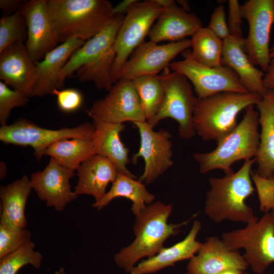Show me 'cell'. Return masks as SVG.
<instances>
[{
    "instance_id": "cell-43",
    "label": "cell",
    "mask_w": 274,
    "mask_h": 274,
    "mask_svg": "<svg viewBox=\"0 0 274 274\" xmlns=\"http://www.w3.org/2000/svg\"><path fill=\"white\" fill-rule=\"evenodd\" d=\"M137 0H124L113 8V13L116 15H124L137 2Z\"/></svg>"
},
{
    "instance_id": "cell-1",
    "label": "cell",
    "mask_w": 274,
    "mask_h": 274,
    "mask_svg": "<svg viewBox=\"0 0 274 274\" xmlns=\"http://www.w3.org/2000/svg\"><path fill=\"white\" fill-rule=\"evenodd\" d=\"M256 158L245 160L242 167L222 178L209 179L210 189L204 204L206 215L213 222L225 220L245 224L258 219L246 199L253 194L252 167Z\"/></svg>"
},
{
    "instance_id": "cell-12",
    "label": "cell",
    "mask_w": 274,
    "mask_h": 274,
    "mask_svg": "<svg viewBox=\"0 0 274 274\" xmlns=\"http://www.w3.org/2000/svg\"><path fill=\"white\" fill-rule=\"evenodd\" d=\"M140 135V147L131 158L136 164L144 159V172L139 180L146 184L154 182L173 164L172 135L166 130L155 131L147 121L133 123Z\"/></svg>"
},
{
    "instance_id": "cell-4",
    "label": "cell",
    "mask_w": 274,
    "mask_h": 274,
    "mask_svg": "<svg viewBox=\"0 0 274 274\" xmlns=\"http://www.w3.org/2000/svg\"><path fill=\"white\" fill-rule=\"evenodd\" d=\"M60 42L76 38L84 41L102 30L115 16L107 0H48Z\"/></svg>"
},
{
    "instance_id": "cell-36",
    "label": "cell",
    "mask_w": 274,
    "mask_h": 274,
    "mask_svg": "<svg viewBox=\"0 0 274 274\" xmlns=\"http://www.w3.org/2000/svg\"><path fill=\"white\" fill-rule=\"evenodd\" d=\"M29 96L25 94L10 88L4 82L0 81V123L7 125L12 110L27 104Z\"/></svg>"
},
{
    "instance_id": "cell-49",
    "label": "cell",
    "mask_w": 274,
    "mask_h": 274,
    "mask_svg": "<svg viewBox=\"0 0 274 274\" xmlns=\"http://www.w3.org/2000/svg\"><path fill=\"white\" fill-rule=\"evenodd\" d=\"M244 274H251V273H248V272H247V271H245V272H244ZM264 274H269V273H264Z\"/></svg>"
},
{
    "instance_id": "cell-22",
    "label": "cell",
    "mask_w": 274,
    "mask_h": 274,
    "mask_svg": "<svg viewBox=\"0 0 274 274\" xmlns=\"http://www.w3.org/2000/svg\"><path fill=\"white\" fill-rule=\"evenodd\" d=\"M94 131L92 137L95 154L109 159L118 173L136 179L127 167L130 162L129 149L122 142L120 133L125 129L123 123H114L92 119Z\"/></svg>"
},
{
    "instance_id": "cell-15",
    "label": "cell",
    "mask_w": 274,
    "mask_h": 274,
    "mask_svg": "<svg viewBox=\"0 0 274 274\" xmlns=\"http://www.w3.org/2000/svg\"><path fill=\"white\" fill-rule=\"evenodd\" d=\"M20 10L27 26L25 48L31 60L36 63L60 41L50 14L48 0L26 1Z\"/></svg>"
},
{
    "instance_id": "cell-48",
    "label": "cell",
    "mask_w": 274,
    "mask_h": 274,
    "mask_svg": "<svg viewBox=\"0 0 274 274\" xmlns=\"http://www.w3.org/2000/svg\"><path fill=\"white\" fill-rule=\"evenodd\" d=\"M270 56L271 58L274 57V45H273L272 47L270 49Z\"/></svg>"
},
{
    "instance_id": "cell-13",
    "label": "cell",
    "mask_w": 274,
    "mask_h": 274,
    "mask_svg": "<svg viewBox=\"0 0 274 274\" xmlns=\"http://www.w3.org/2000/svg\"><path fill=\"white\" fill-rule=\"evenodd\" d=\"M92 119L114 123L147 121L131 80L119 79L103 98L93 102L87 111Z\"/></svg>"
},
{
    "instance_id": "cell-17",
    "label": "cell",
    "mask_w": 274,
    "mask_h": 274,
    "mask_svg": "<svg viewBox=\"0 0 274 274\" xmlns=\"http://www.w3.org/2000/svg\"><path fill=\"white\" fill-rule=\"evenodd\" d=\"M39 78L38 67L23 42L14 43L0 52V79L8 86L33 96Z\"/></svg>"
},
{
    "instance_id": "cell-14",
    "label": "cell",
    "mask_w": 274,
    "mask_h": 274,
    "mask_svg": "<svg viewBox=\"0 0 274 274\" xmlns=\"http://www.w3.org/2000/svg\"><path fill=\"white\" fill-rule=\"evenodd\" d=\"M191 46L190 39L159 45L144 42L131 54L122 67L118 80H132L145 75H157L168 68L172 60Z\"/></svg>"
},
{
    "instance_id": "cell-26",
    "label": "cell",
    "mask_w": 274,
    "mask_h": 274,
    "mask_svg": "<svg viewBox=\"0 0 274 274\" xmlns=\"http://www.w3.org/2000/svg\"><path fill=\"white\" fill-rule=\"evenodd\" d=\"M261 127L256 172L261 176H274V92L268 90L256 105Z\"/></svg>"
},
{
    "instance_id": "cell-35",
    "label": "cell",
    "mask_w": 274,
    "mask_h": 274,
    "mask_svg": "<svg viewBox=\"0 0 274 274\" xmlns=\"http://www.w3.org/2000/svg\"><path fill=\"white\" fill-rule=\"evenodd\" d=\"M31 236L26 228H10L0 225V258L31 241Z\"/></svg>"
},
{
    "instance_id": "cell-45",
    "label": "cell",
    "mask_w": 274,
    "mask_h": 274,
    "mask_svg": "<svg viewBox=\"0 0 274 274\" xmlns=\"http://www.w3.org/2000/svg\"><path fill=\"white\" fill-rule=\"evenodd\" d=\"M244 272L237 269H229L225 270L220 274H244Z\"/></svg>"
},
{
    "instance_id": "cell-33",
    "label": "cell",
    "mask_w": 274,
    "mask_h": 274,
    "mask_svg": "<svg viewBox=\"0 0 274 274\" xmlns=\"http://www.w3.org/2000/svg\"><path fill=\"white\" fill-rule=\"evenodd\" d=\"M30 241L17 250L0 258V274H16L24 266L30 264L39 269L43 259L40 252L35 250Z\"/></svg>"
},
{
    "instance_id": "cell-41",
    "label": "cell",
    "mask_w": 274,
    "mask_h": 274,
    "mask_svg": "<svg viewBox=\"0 0 274 274\" xmlns=\"http://www.w3.org/2000/svg\"><path fill=\"white\" fill-rule=\"evenodd\" d=\"M26 1L1 0L0 8L5 15H11L19 10Z\"/></svg>"
},
{
    "instance_id": "cell-19",
    "label": "cell",
    "mask_w": 274,
    "mask_h": 274,
    "mask_svg": "<svg viewBox=\"0 0 274 274\" xmlns=\"http://www.w3.org/2000/svg\"><path fill=\"white\" fill-rule=\"evenodd\" d=\"M202 26L199 18L176 3L164 8L151 27L150 41L158 44L164 41H180L192 36Z\"/></svg>"
},
{
    "instance_id": "cell-50",
    "label": "cell",
    "mask_w": 274,
    "mask_h": 274,
    "mask_svg": "<svg viewBox=\"0 0 274 274\" xmlns=\"http://www.w3.org/2000/svg\"><path fill=\"white\" fill-rule=\"evenodd\" d=\"M271 213H273V214H274V208H273V209L272 210Z\"/></svg>"
},
{
    "instance_id": "cell-37",
    "label": "cell",
    "mask_w": 274,
    "mask_h": 274,
    "mask_svg": "<svg viewBox=\"0 0 274 274\" xmlns=\"http://www.w3.org/2000/svg\"><path fill=\"white\" fill-rule=\"evenodd\" d=\"M251 179L257 189L260 211L269 213L274 208V176L264 178L256 170L252 172Z\"/></svg>"
},
{
    "instance_id": "cell-40",
    "label": "cell",
    "mask_w": 274,
    "mask_h": 274,
    "mask_svg": "<svg viewBox=\"0 0 274 274\" xmlns=\"http://www.w3.org/2000/svg\"><path fill=\"white\" fill-rule=\"evenodd\" d=\"M241 5L237 0L228 1V26L230 36L244 39L242 29L243 17L241 13Z\"/></svg>"
},
{
    "instance_id": "cell-32",
    "label": "cell",
    "mask_w": 274,
    "mask_h": 274,
    "mask_svg": "<svg viewBox=\"0 0 274 274\" xmlns=\"http://www.w3.org/2000/svg\"><path fill=\"white\" fill-rule=\"evenodd\" d=\"M115 57L113 46L98 58L80 67L75 77L80 82L92 81L98 89L109 92L113 85L111 75Z\"/></svg>"
},
{
    "instance_id": "cell-18",
    "label": "cell",
    "mask_w": 274,
    "mask_h": 274,
    "mask_svg": "<svg viewBox=\"0 0 274 274\" xmlns=\"http://www.w3.org/2000/svg\"><path fill=\"white\" fill-rule=\"evenodd\" d=\"M248 265L238 251L230 249L216 236L208 237L202 243L197 254L190 259L188 274H220L229 269L246 271Z\"/></svg>"
},
{
    "instance_id": "cell-8",
    "label": "cell",
    "mask_w": 274,
    "mask_h": 274,
    "mask_svg": "<svg viewBox=\"0 0 274 274\" xmlns=\"http://www.w3.org/2000/svg\"><path fill=\"white\" fill-rule=\"evenodd\" d=\"M162 9L156 0L138 1L126 13L113 45L116 54L111 75L113 85L131 54L144 42Z\"/></svg>"
},
{
    "instance_id": "cell-11",
    "label": "cell",
    "mask_w": 274,
    "mask_h": 274,
    "mask_svg": "<svg viewBox=\"0 0 274 274\" xmlns=\"http://www.w3.org/2000/svg\"><path fill=\"white\" fill-rule=\"evenodd\" d=\"M241 8L243 18L249 24L245 51L251 63L265 73L271 60L269 44L274 24V0H249Z\"/></svg>"
},
{
    "instance_id": "cell-10",
    "label": "cell",
    "mask_w": 274,
    "mask_h": 274,
    "mask_svg": "<svg viewBox=\"0 0 274 274\" xmlns=\"http://www.w3.org/2000/svg\"><path fill=\"white\" fill-rule=\"evenodd\" d=\"M183 57L181 60L172 62L169 67L189 80L198 98H204L225 92H249L229 68L223 65L211 67L201 64L192 58L188 49L184 51Z\"/></svg>"
},
{
    "instance_id": "cell-23",
    "label": "cell",
    "mask_w": 274,
    "mask_h": 274,
    "mask_svg": "<svg viewBox=\"0 0 274 274\" xmlns=\"http://www.w3.org/2000/svg\"><path fill=\"white\" fill-rule=\"evenodd\" d=\"M201 224L195 220L187 236L172 246L163 248L156 255L142 260L131 269L130 274H152L178 261L191 259L197 253L202 243L196 240Z\"/></svg>"
},
{
    "instance_id": "cell-20",
    "label": "cell",
    "mask_w": 274,
    "mask_h": 274,
    "mask_svg": "<svg viewBox=\"0 0 274 274\" xmlns=\"http://www.w3.org/2000/svg\"><path fill=\"white\" fill-rule=\"evenodd\" d=\"M124 16L115 15L102 30L86 41L72 54L60 73L59 90L63 89L67 77L75 74L82 66L100 57L113 46Z\"/></svg>"
},
{
    "instance_id": "cell-24",
    "label": "cell",
    "mask_w": 274,
    "mask_h": 274,
    "mask_svg": "<svg viewBox=\"0 0 274 274\" xmlns=\"http://www.w3.org/2000/svg\"><path fill=\"white\" fill-rule=\"evenodd\" d=\"M77 170L78 181L74 191L78 195H92L95 202L105 196L108 185L113 183L118 174L109 159L97 154L83 162Z\"/></svg>"
},
{
    "instance_id": "cell-21",
    "label": "cell",
    "mask_w": 274,
    "mask_h": 274,
    "mask_svg": "<svg viewBox=\"0 0 274 274\" xmlns=\"http://www.w3.org/2000/svg\"><path fill=\"white\" fill-rule=\"evenodd\" d=\"M244 39L230 36L223 40L222 65L232 70L249 92L262 97L268 91L263 83L264 72L251 63L244 50Z\"/></svg>"
},
{
    "instance_id": "cell-42",
    "label": "cell",
    "mask_w": 274,
    "mask_h": 274,
    "mask_svg": "<svg viewBox=\"0 0 274 274\" xmlns=\"http://www.w3.org/2000/svg\"><path fill=\"white\" fill-rule=\"evenodd\" d=\"M263 83L267 90L274 92V57L271 58L269 66L264 73Z\"/></svg>"
},
{
    "instance_id": "cell-2",
    "label": "cell",
    "mask_w": 274,
    "mask_h": 274,
    "mask_svg": "<svg viewBox=\"0 0 274 274\" xmlns=\"http://www.w3.org/2000/svg\"><path fill=\"white\" fill-rule=\"evenodd\" d=\"M172 210V204L157 201L147 206L136 216L134 241L114 256L118 267L129 273L141 259L156 255L168 238L179 234L180 228L190 219L179 224L168 223Z\"/></svg>"
},
{
    "instance_id": "cell-27",
    "label": "cell",
    "mask_w": 274,
    "mask_h": 274,
    "mask_svg": "<svg viewBox=\"0 0 274 274\" xmlns=\"http://www.w3.org/2000/svg\"><path fill=\"white\" fill-rule=\"evenodd\" d=\"M32 189L30 179L26 175L6 186H1L2 209L0 225L10 228H26L25 209Z\"/></svg>"
},
{
    "instance_id": "cell-44",
    "label": "cell",
    "mask_w": 274,
    "mask_h": 274,
    "mask_svg": "<svg viewBox=\"0 0 274 274\" xmlns=\"http://www.w3.org/2000/svg\"><path fill=\"white\" fill-rule=\"evenodd\" d=\"M158 4L162 8L168 7L175 2L173 0H156Z\"/></svg>"
},
{
    "instance_id": "cell-46",
    "label": "cell",
    "mask_w": 274,
    "mask_h": 274,
    "mask_svg": "<svg viewBox=\"0 0 274 274\" xmlns=\"http://www.w3.org/2000/svg\"><path fill=\"white\" fill-rule=\"evenodd\" d=\"M1 166H2L1 167V179H4L6 175V167L4 163Z\"/></svg>"
},
{
    "instance_id": "cell-34",
    "label": "cell",
    "mask_w": 274,
    "mask_h": 274,
    "mask_svg": "<svg viewBox=\"0 0 274 274\" xmlns=\"http://www.w3.org/2000/svg\"><path fill=\"white\" fill-rule=\"evenodd\" d=\"M27 26L25 17L20 10L5 15L0 19V52L16 42H26Z\"/></svg>"
},
{
    "instance_id": "cell-28",
    "label": "cell",
    "mask_w": 274,
    "mask_h": 274,
    "mask_svg": "<svg viewBox=\"0 0 274 274\" xmlns=\"http://www.w3.org/2000/svg\"><path fill=\"white\" fill-rule=\"evenodd\" d=\"M118 197L126 198L132 202L131 210L135 216L139 215L146 208L147 205L152 203L155 199V196L147 190L143 182L127 175L118 173L110 189L92 206L100 210Z\"/></svg>"
},
{
    "instance_id": "cell-25",
    "label": "cell",
    "mask_w": 274,
    "mask_h": 274,
    "mask_svg": "<svg viewBox=\"0 0 274 274\" xmlns=\"http://www.w3.org/2000/svg\"><path fill=\"white\" fill-rule=\"evenodd\" d=\"M85 42L78 38H71L48 52L42 60L36 63L39 78L33 96L52 94L54 89H58L60 72L72 54Z\"/></svg>"
},
{
    "instance_id": "cell-3",
    "label": "cell",
    "mask_w": 274,
    "mask_h": 274,
    "mask_svg": "<svg viewBox=\"0 0 274 274\" xmlns=\"http://www.w3.org/2000/svg\"><path fill=\"white\" fill-rule=\"evenodd\" d=\"M245 110L241 121L231 132L217 142L213 150L193 154V158L199 165L200 174L220 169L225 175L229 174L233 172L231 166L234 162L257 156L259 146V113L255 110L254 105Z\"/></svg>"
},
{
    "instance_id": "cell-6",
    "label": "cell",
    "mask_w": 274,
    "mask_h": 274,
    "mask_svg": "<svg viewBox=\"0 0 274 274\" xmlns=\"http://www.w3.org/2000/svg\"><path fill=\"white\" fill-rule=\"evenodd\" d=\"M221 237L230 249H244L243 256L255 274H264L274 263V214L271 212L243 228L224 232Z\"/></svg>"
},
{
    "instance_id": "cell-16",
    "label": "cell",
    "mask_w": 274,
    "mask_h": 274,
    "mask_svg": "<svg viewBox=\"0 0 274 274\" xmlns=\"http://www.w3.org/2000/svg\"><path fill=\"white\" fill-rule=\"evenodd\" d=\"M74 175L75 170L61 166L50 157L44 170L30 175V183L32 189L42 200L46 202L47 207L61 212L78 196L71 190L70 184V180Z\"/></svg>"
},
{
    "instance_id": "cell-29",
    "label": "cell",
    "mask_w": 274,
    "mask_h": 274,
    "mask_svg": "<svg viewBox=\"0 0 274 274\" xmlns=\"http://www.w3.org/2000/svg\"><path fill=\"white\" fill-rule=\"evenodd\" d=\"M92 139L73 138L59 140L48 147L42 153L53 158L61 166L73 170L95 155Z\"/></svg>"
},
{
    "instance_id": "cell-9",
    "label": "cell",
    "mask_w": 274,
    "mask_h": 274,
    "mask_svg": "<svg viewBox=\"0 0 274 274\" xmlns=\"http://www.w3.org/2000/svg\"><path fill=\"white\" fill-rule=\"evenodd\" d=\"M94 131L93 124L89 122L73 128L50 129L42 128L26 119H21L11 124L1 126L0 140L7 144L31 147L35 156L40 160L43 152L54 142L66 139H92Z\"/></svg>"
},
{
    "instance_id": "cell-7",
    "label": "cell",
    "mask_w": 274,
    "mask_h": 274,
    "mask_svg": "<svg viewBox=\"0 0 274 274\" xmlns=\"http://www.w3.org/2000/svg\"><path fill=\"white\" fill-rule=\"evenodd\" d=\"M159 76L164 89V100L156 115L147 122L153 128L161 120L172 118L178 124L179 136L190 140L196 134L193 118L197 99L192 86L184 76L168 68Z\"/></svg>"
},
{
    "instance_id": "cell-5",
    "label": "cell",
    "mask_w": 274,
    "mask_h": 274,
    "mask_svg": "<svg viewBox=\"0 0 274 274\" xmlns=\"http://www.w3.org/2000/svg\"><path fill=\"white\" fill-rule=\"evenodd\" d=\"M262 97L251 92H231L197 97L193 118L196 134L204 141L218 142L236 127L238 114L248 107L256 105Z\"/></svg>"
},
{
    "instance_id": "cell-38",
    "label": "cell",
    "mask_w": 274,
    "mask_h": 274,
    "mask_svg": "<svg viewBox=\"0 0 274 274\" xmlns=\"http://www.w3.org/2000/svg\"><path fill=\"white\" fill-rule=\"evenodd\" d=\"M52 94L56 96L59 109L64 113L75 112L79 109L83 104L84 97L82 93L75 88L61 90L55 89Z\"/></svg>"
},
{
    "instance_id": "cell-47",
    "label": "cell",
    "mask_w": 274,
    "mask_h": 274,
    "mask_svg": "<svg viewBox=\"0 0 274 274\" xmlns=\"http://www.w3.org/2000/svg\"><path fill=\"white\" fill-rule=\"evenodd\" d=\"M54 274H66V273L63 267H60L59 269L55 271Z\"/></svg>"
},
{
    "instance_id": "cell-51",
    "label": "cell",
    "mask_w": 274,
    "mask_h": 274,
    "mask_svg": "<svg viewBox=\"0 0 274 274\" xmlns=\"http://www.w3.org/2000/svg\"><path fill=\"white\" fill-rule=\"evenodd\" d=\"M184 274H188V273H184Z\"/></svg>"
},
{
    "instance_id": "cell-31",
    "label": "cell",
    "mask_w": 274,
    "mask_h": 274,
    "mask_svg": "<svg viewBox=\"0 0 274 274\" xmlns=\"http://www.w3.org/2000/svg\"><path fill=\"white\" fill-rule=\"evenodd\" d=\"M131 81L148 122L158 113L164 100V89L160 76L145 75Z\"/></svg>"
},
{
    "instance_id": "cell-39",
    "label": "cell",
    "mask_w": 274,
    "mask_h": 274,
    "mask_svg": "<svg viewBox=\"0 0 274 274\" xmlns=\"http://www.w3.org/2000/svg\"><path fill=\"white\" fill-rule=\"evenodd\" d=\"M207 27L223 41L230 36L224 6L219 5L214 10Z\"/></svg>"
},
{
    "instance_id": "cell-30",
    "label": "cell",
    "mask_w": 274,
    "mask_h": 274,
    "mask_svg": "<svg viewBox=\"0 0 274 274\" xmlns=\"http://www.w3.org/2000/svg\"><path fill=\"white\" fill-rule=\"evenodd\" d=\"M192 58L204 65L217 67L222 66L223 41L207 26L202 27L191 37Z\"/></svg>"
}]
</instances>
